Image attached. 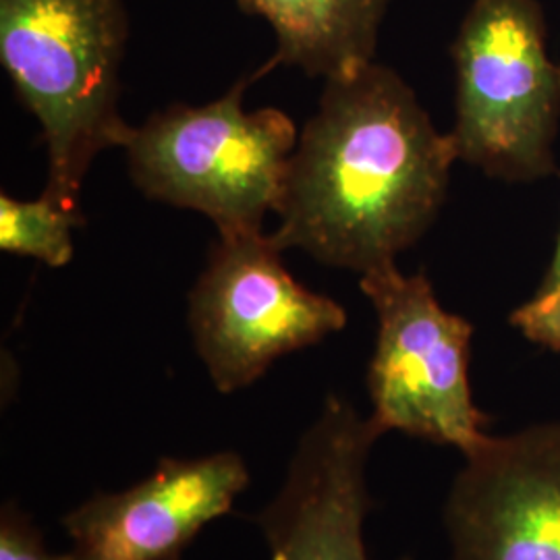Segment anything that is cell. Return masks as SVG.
I'll use <instances>...</instances> for the list:
<instances>
[{
  "mask_svg": "<svg viewBox=\"0 0 560 560\" xmlns=\"http://www.w3.org/2000/svg\"><path fill=\"white\" fill-rule=\"evenodd\" d=\"M451 560H560V423L488 436L444 506Z\"/></svg>",
  "mask_w": 560,
  "mask_h": 560,
  "instance_id": "8",
  "label": "cell"
},
{
  "mask_svg": "<svg viewBox=\"0 0 560 560\" xmlns=\"http://www.w3.org/2000/svg\"><path fill=\"white\" fill-rule=\"evenodd\" d=\"M560 289V233L559 240H557V249H555V256L550 261V268L546 272V277L541 280L540 289L536 295H546V293H552Z\"/></svg>",
  "mask_w": 560,
  "mask_h": 560,
  "instance_id": "14",
  "label": "cell"
},
{
  "mask_svg": "<svg viewBox=\"0 0 560 560\" xmlns=\"http://www.w3.org/2000/svg\"><path fill=\"white\" fill-rule=\"evenodd\" d=\"M0 560H73V557L69 552H50L34 520L18 502H7L0 511Z\"/></svg>",
  "mask_w": 560,
  "mask_h": 560,
  "instance_id": "12",
  "label": "cell"
},
{
  "mask_svg": "<svg viewBox=\"0 0 560 560\" xmlns=\"http://www.w3.org/2000/svg\"><path fill=\"white\" fill-rule=\"evenodd\" d=\"M261 71L203 106L173 104L133 127L127 141L131 179L150 200L198 210L219 237L261 233L277 212L298 127L279 108L247 113L243 98Z\"/></svg>",
  "mask_w": 560,
  "mask_h": 560,
  "instance_id": "3",
  "label": "cell"
},
{
  "mask_svg": "<svg viewBox=\"0 0 560 560\" xmlns=\"http://www.w3.org/2000/svg\"><path fill=\"white\" fill-rule=\"evenodd\" d=\"M455 143L416 92L376 60L326 80L291 156L270 237L280 252L358 275L395 264L436 221Z\"/></svg>",
  "mask_w": 560,
  "mask_h": 560,
  "instance_id": "1",
  "label": "cell"
},
{
  "mask_svg": "<svg viewBox=\"0 0 560 560\" xmlns=\"http://www.w3.org/2000/svg\"><path fill=\"white\" fill-rule=\"evenodd\" d=\"M511 324L520 328L525 339L560 351V289L521 305L513 312Z\"/></svg>",
  "mask_w": 560,
  "mask_h": 560,
  "instance_id": "13",
  "label": "cell"
},
{
  "mask_svg": "<svg viewBox=\"0 0 560 560\" xmlns=\"http://www.w3.org/2000/svg\"><path fill=\"white\" fill-rule=\"evenodd\" d=\"M127 38L125 0H0V62L48 152L42 194L71 210L94 159L133 133L119 115Z\"/></svg>",
  "mask_w": 560,
  "mask_h": 560,
  "instance_id": "2",
  "label": "cell"
},
{
  "mask_svg": "<svg viewBox=\"0 0 560 560\" xmlns=\"http://www.w3.org/2000/svg\"><path fill=\"white\" fill-rule=\"evenodd\" d=\"M81 224V210H71L44 194L32 201L0 196V249L7 254L60 268L73 258V231Z\"/></svg>",
  "mask_w": 560,
  "mask_h": 560,
  "instance_id": "11",
  "label": "cell"
},
{
  "mask_svg": "<svg viewBox=\"0 0 560 560\" xmlns=\"http://www.w3.org/2000/svg\"><path fill=\"white\" fill-rule=\"evenodd\" d=\"M241 11L268 21L277 52L261 67H298L307 78L337 80L374 62L390 0H237Z\"/></svg>",
  "mask_w": 560,
  "mask_h": 560,
  "instance_id": "10",
  "label": "cell"
},
{
  "mask_svg": "<svg viewBox=\"0 0 560 560\" xmlns=\"http://www.w3.org/2000/svg\"><path fill=\"white\" fill-rule=\"evenodd\" d=\"M381 436L345 397H326L277 497L252 517L270 560H370L363 525L374 501L365 476Z\"/></svg>",
  "mask_w": 560,
  "mask_h": 560,
  "instance_id": "7",
  "label": "cell"
},
{
  "mask_svg": "<svg viewBox=\"0 0 560 560\" xmlns=\"http://www.w3.org/2000/svg\"><path fill=\"white\" fill-rule=\"evenodd\" d=\"M378 316L368 370L370 420L386 432L474 453L490 434L469 386L474 326L442 307L428 277L388 264L361 275Z\"/></svg>",
  "mask_w": 560,
  "mask_h": 560,
  "instance_id": "5",
  "label": "cell"
},
{
  "mask_svg": "<svg viewBox=\"0 0 560 560\" xmlns=\"http://www.w3.org/2000/svg\"><path fill=\"white\" fill-rule=\"evenodd\" d=\"M457 159L497 179L557 173L560 67L546 46L538 0H474L453 44Z\"/></svg>",
  "mask_w": 560,
  "mask_h": 560,
  "instance_id": "4",
  "label": "cell"
},
{
  "mask_svg": "<svg viewBox=\"0 0 560 560\" xmlns=\"http://www.w3.org/2000/svg\"><path fill=\"white\" fill-rule=\"evenodd\" d=\"M240 453L162 457L120 492H98L62 517L73 560H180L249 488Z\"/></svg>",
  "mask_w": 560,
  "mask_h": 560,
  "instance_id": "9",
  "label": "cell"
},
{
  "mask_svg": "<svg viewBox=\"0 0 560 560\" xmlns=\"http://www.w3.org/2000/svg\"><path fill=\"white\" fill-rule=\"evenodd\" d=\"M280 254L264 233L219 237L189 293L194 347L222 395L347 326L345 307L300 284Z\"/></svg>",
  "mask_w": 560,
  "mask_h": 560,
  "instance_id": "6",
  "label": "cell"
}]
</instances>
